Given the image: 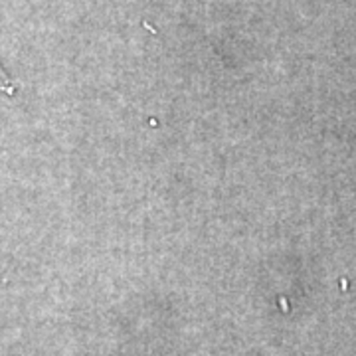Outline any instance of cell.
Listing matches in <instances>:
<instances>
[{
	"instance_id": "cell-1",
	"label": "cell",
	"mask_w": 356,
	"mask_h": 356,
	"mask_svg": "<svg viewBox=\"0 0 356 356\" xmlns=\"http://www.w3.org/2000/svg\"><path fill=\"white\" fill-rule=\"evenodd\" d=\"M14 93H16V83H14L10 76L2 70V65H0V95H8V97H13Z\"/></svg>"
}]
</instances>
